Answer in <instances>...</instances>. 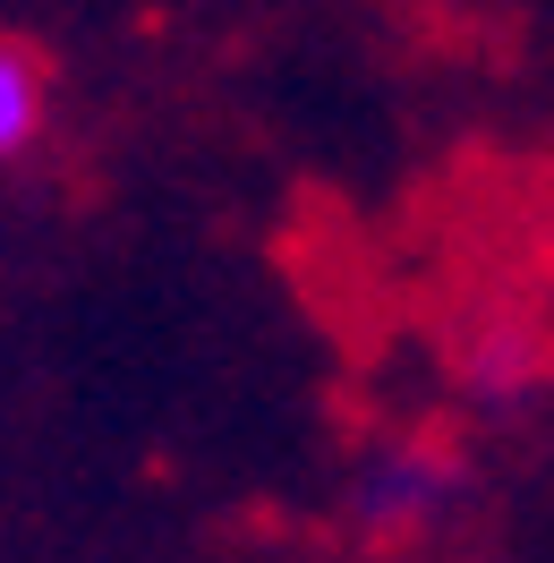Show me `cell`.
I'll use <instances>...</instances> for the list:
<instances>
[{"instance_id": "6da1fadb", "label": "cell", "mask_w": 554, "mask_h": 563, "mask_svg": "<svg viewBox=\"0 0 554 563\" xmlns=\"http://www.w3.org/2000/svg\"><path fill=\"white\" fill-rule=\"evenodd\" d=\"M452 487L461 478H452V461L435 444L392 435V444H376V453L350 470V512H358V529H376V538H418V529L444 521Z\"/></svg>"}, {"instance_id": "7a4b0ae2", "label": "cell", "mask_w": 554, "mask_h": 563, "mask_svg": "<svg viewBox=\"0 0 554 563\" xmlns=\"http://www.w3.org/2000/svg\"><path fill=\"white\" fill-rule=\"evenodd\" d=\"M43 120H52V77H43V60L18 35H0V172L18 154H35Z\"/></svg>"}]
</instances>
